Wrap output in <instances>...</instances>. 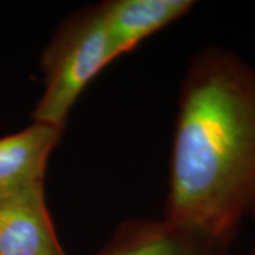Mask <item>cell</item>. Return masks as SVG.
<instances>
[{"label":"cell","mask_w":255,"mask_h":255,"mask_svg":"<svg viewBox=\"0 0 255 255\" xmlns=\"http://www.w3.org/2000/svg\"><path fill=\"white\" fill-rule=\"evenodd\" d=\"M234 240L199 234L152 219L121 223L94 255H228Z\"/></svg>","instance_id":"obj_3"},{"label":"cell","mask_w":255,"mask_h":255,"mask_svg":"<svg viewBox=\"0 0 255 255\" xmlns=\"http://www.w3.org/2000/svg\"><path fill=\"white\" fill-rule=\"evenodd\" d=\"M253 255H255V250H254V253H253Z\"/></svg>","instance_id":"obj_7"},{"label":"cell","mask_w":255,"mask_h":255,"mask_svg":"<svg viewBox=\"0 0 255 255\" xmlns=\"http://www.w3.org/2000/svg\"><path fill=\"white\" fill-rule=\"evenodd\" d=\"M0 255H67L47 206L46 184L0 200Z\"/></svg>","instance_id":"obj_4"},{"label":"cell","mask_w":255,"mask_h":255,"mask_svg":"<svg viewBox=\"0 0 255 255\" xmlns=\"http://www.w3.org/2000/svg\"><path fill=\"white\" fill-rule=\"evenodd\" d=\"M107 30L118 57L135 50L147 37L184 17L191 0H107L101 1Z\"/></svg>","instance_id":"obj_6"},{"label":"cell","mask_w":255,"mask_h":255,"mask_svg":"<svg viewBox=\"0 0 255 255\" xmlns=\"http://www.w3.org/2000/svg\"><path fill=\"white\" fill-rule=\"evenodd\" d=\"M64 128L31 122L14 133L0 136V200L37 184H46L50 156Z\"/></svg>","instance_id":"obj_5"},{"label":"cell","mask_w":255,"mask_h":255,"mask_svg":"<svg viewBox=\"0 0 255 255\" xmlns=\"http://www.w3.org/2000/svg\"><path fill=\"white\" fill-rule=\"evenodd\" d=\"M163 219L234 240L255 216V68L234 51L193 57L179 92Z\"/></svg>","instance_id":"obj_1"},{"label":"cell","mask_w":255,"mask_h":255,"mask_svg":"<svg viewBox=\"0 0 255 255\" xmlns=\"http://www.w3.org/2000/svg\"><path fill=\"white\" fill-rule=\"evenodd\" d=\"M117 58L101 3L63 20L41 54L44 88L33 111V121L65 129L84 90Z\"/></svg>","instance_id":"obj_2"}]
</instances>
